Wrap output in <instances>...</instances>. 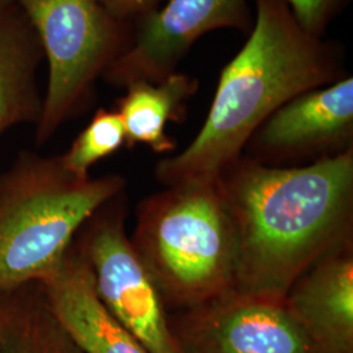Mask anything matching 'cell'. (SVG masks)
I'll return each instance as SVG.
<instances>
[{"label":"cell","instance_id":"17","mask_svg":"<svg viewBox=\"0 0 353 353\" xmlns=\"http://www.w3.org/2000/svg\"><path fill=\"white\" fill-rule=\"evenodd\" d=\"M113 17L123 23L135 24L140 19L160 8L168 0H99Z\"/></svg>","mask_w":353,"mask_h":353},{"label":"cell","instance_id":"16","mask_svg":"<svg viewBox=\"0 0 353 353\" xmlns=\"http://www.w3.org/2000/svg\"><path fill=\"white\" fill-rule=\"evenodd\" d=\"M297 21L309 33L323 37L332 20L350 0H284Z\"/></svg>","mask_w":353,"mask_h":353},{"label":"cell","instance_id":"5","mask_svg":"<svg viewBox=\"0 0 353 353\" xmlns=\"http://www.w3.org/2000/svg\"><path fill=\"white\" fill-rule=\"evenodd\" d=\"M48 61L49 77L36 130L50 140L85 100L94 80L126 50L134 24L117 20L99 0H14Z\"/></svg>","mask_w":353,"mask_h":353},{"label":"cell","instance_id":"15","mask_svg":"<svg viewBox=\"0 0 353 353\" xmlns=\"http://www.w3.org/2000/svg\"><path fill=\"white\" fill-rule=\"evenodd\" d=\"M126 145V132L117 110L100 109L77 135L63 163L74 174L89 176V169Z\"/></svg>","mask_w":353,"mask_h":353},{"label":"cell","instance_id":"3","mask_svg":"<svg viewBox=\"0 0 353 353\" xmlns=\"http://www.w3.org/2000/svg\"><path fill=\"white\" fill-rule=\"evenodd\" d=\"M131 242L169 313L236 292L237 239L220 181L166 186L144 199Z\"/></svg>","mask_w":353,"mask_h":353},{"label":"cell","instance_id":"8","mask_svg":"<svg viewBox=\"0 0 353 353\" xmlns=\"http://www.w3.org/2000/svg\"><path fill=\"white\" fill-rule=\"evenodd\" d=\"M169 323L178 353H318L284 301L236 292Z\"/></svg>","mask_w":353,"mask_h":353},{"label":"cell","instance_id":"11","mask_svg":"<svg viewBox=\"0 0 353 353\" xmlns=\"http://www.w3.org/2000/svg\"><path fill=\"white\" fill-rule=\"evenodd\" d=\"M61 325L83 353H150L103 306L85 258L74 242L39 281Z\"/></svg>","mask_w":353,"mask_h":353},{"label":"cell","instance_id":"12","mask_svg":"<svg viewBox=\"0 0 353 353\" xmlns=\"http://www.w3.org/2000/svg\"><path fill=\"white\" fill-rule=\"evenodd\" d=\"M16 10L12 4L0 20V137L12 127L37 123L42 108L36 84L42 51L26 16Z\"/></svg>","mask_w":353,"mask_h":353},{"label":"cell","instance_id":"1","mask_svg":"<svg viewBox=\"0 0 353 353\" xmlns=\"http://www.w3.org/2000/svg\"><path fill=\"white\" fill-rule=\"evenodd\" d=\"M219 181L237 239L239 294L284 301L312 265L353 242V147L301 166L242 154Z\"/></svg>","mask_w":353,"mask_h":353},{"label":"cell","instance_id":"14","mask_svg":"<svg viewBox=\"0 0 353 353\" xmlns=\"http://www.w3.org/2000/svg\"><path fill=\"white\" fill-rule=\"evenodd\" d=\"M0 353H83L51 309L41 283L0 290Z\"/></svg>","mask_w":353,"mask_h":353},{"label":"cell","instance_id":"10","mask_svg":"<svg viewBox=\"0 0 353 353\" xmlns=\"http://www.w3.org/2000/svg\"><path fill=\"white\" fill-rule=\"evenodd\" d=\"M284 303L318 353H353V242L312 265Z\"/></svg>","mask_w":353,"mask_h":353},{"label":"cell","instance_id":"9","mask_svg":"<svg viewBox=\"0 0 353 353\" xmlns=\"http://www.w3.org/2000/svg\"><path fill=\"white\" fill-rule=\"evenodd\" d=\"M352 147L353 77L347 75L281 105L252 134L245 156L271 166H292Z\"/></svg>","mask_w":353,"mask_h":353},{"label":"cell","instance_id":"13","mask_svg":"<svg viewBox=\"0 0 353 353\" xmlns=\"http://www.w3.org/2000/svg\"><path fill=\"white\" fill-rule=\"evenodd\" d=\"M199 88L195 77L174 72L160 81H135L126 87L118 100L126 132V147L144 144L156 153L176 150V141L166 134L170 122L179 123L186 117V102Z\"/></svg>","mask_w":353,"mask_h":353},{"label":"cell","instance_id":"7","mask_svg":"<svg viewBox=\"0 0 353 353\" xmlns=\"http://www.w3.org/2000/svg\"><path fill=\"white\" fill-rule=\"evenodd\" d=\"M134 26L128 48L102 75L115 87L160 81L176 72L204 34L219 29L249 34L254 19L248 0H168Z\"/></svg>","mask_w":353,"mask_h":353},{"label":"cell","instance_id":"6","mask_svg":"<svg viewBox=\"0 0 353 353\" xmlns=\"http://www.w3.org/2000/svg\"><path fill=\"white\" fill-rule=\"evenodd\" d=\"M125 191L105 203L76 234L103 306L150 353H178L169 316L126 233Z\"/></svg>","mask_w":353,"mask_h":353},{"label":"cell","instance_id":"4","mask_svg":"<svg viewBox=\"0 0 353 353\" xmlns=\"http://www.w3.org/2000/svg\"><path fill=\"white\" fill-rule=\"evenodd\" d=\"M125 188L122 176H76L62 156L21 152L0 173V290L42 281L90 216Z\"/></svg>","mask_w":353,"mask_h":353},{"label":"cell","instance_id":"18","mask_svg":"<svg viewBox=\"0 0 353 353\" xmlns=\"http://www.w3.org/2000/svg\"><path fill=\"white\" fill-rule=\"evenodd\" d=\"M14 0H0V20L3 19V16L7 13V11L12 7Z\"/></svg>","mask_w":353,"mask_h":353},{"label":"cell","instance_id":"2","mask_svg":"<svg viewBox=\"0 0 353 353\" xmlns=\"http://www.w3.org/2000/svg\"><path fill=\"white\" fill-rule=\"evenodd\" d=\"M344 76L336 42L303 29L284 0H255L249 38L223 68L201 131L183 151L157 164V181L164 186L219 181L281 105Z\"/></svg>","mask_w":353,"mask_h":353}]
</instances>
